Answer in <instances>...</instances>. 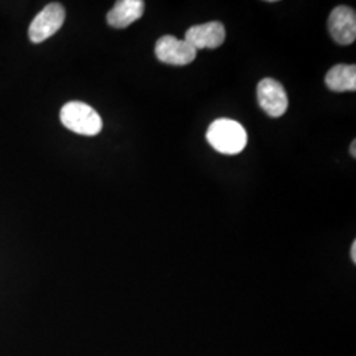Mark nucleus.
Returning a JSON list of instances; mask_svg holds the SVG:
<instances>
[{
  "mask_svg": "<svg viewBox=\"0 0 356 356\" xmlns=\"http://www.w3.org/2000/svg\"><path fill=\"white\" fill-rule=\"evenodd\" d=\"M209 144L223 154H238L247 145L248 136L241 123L231 119H218L206 132Z\"/></svg>",
  "mask_w": 356,
  "mask_h": 356,
  "instance_id": "nucleus-1",
  "label": "nucleus"
},
{
  "mask_svg": "<svg viewBox=\"0 0 356 356\" xmlns=\"http://www.w3.org/2000/svg\"><path fill=\"white\" fill-rule=\"evenodd\" d=\"M60 119L65 127L78 135L95 136L102 131V118L86 103L78 101L66 103L61 108Z\"/></svg>",
  "mask_w": 356,
  "mask_h": 356,
  "instance_id": "nucleus-2",
  "label": "nucleus"
},
{
  "mask_svg": "<svg viewBox=\"0 0 356 356\" xmlns=\"http://www.w3.org/2000/svg\"><path fill=\"white\" fill-rule=\"evenodd\" d=\"M65 8L60 3L48 4L29 26L28 36L35 44L42 42L56 35L60 28L64 26Z\"/></svg>",
  "mask_w": 356,
  "mask_h": 356,
  "instance_id": "nucleus-3",
  "label": "nucleus"
},
{
  "mask_svg": "<svg viewBox=\"0 0 356 356\" xmlns=\"http://www.w3.org/2000/svg\"><path fill=\"white\" fill-rule=\"evenodd\" d=\"M154 51L161 63L176 66L191 64L197 56V51L189 42L169 35L157 40Z\"/></svg>",
  "mask_w": 356,
  "mask_h": 356,
  "instance_id": "nucleus-4",
  "label": "nucleus"
},
{
  "mask_svg": "<svg viewBox=\"0 0 356 356\" xmlns=\"http://www.w3.org/2000/svg\"><path fill=\"white\" fill-rule=\"evenodd\" d=\"M257 101L260 107L272 118H280L288 110V95L279 81L264 78L257 85Z\"/></svg>",
  "mask_w": 356,
  "mask_h": 356,
  "instance_id": "nucleus-5",
  "label": "nucleus"
},
{
  "mask_svg": "<svg viewBox=\"0 0 356 356\" xmlns=\"http://www.w3.org/2000/svg\"><path fill=\"white\" fill-rule=\"evenodd\" d=\"M329 32L341 45H350L356 38V13L347 6H338L329 16Z\"/></svg>",
  "mask_w": 356,
  "mask_h": 356,
  "instance_id": "nucleus-6",
  "label": "nucleus"
},
{
  "mask_svg": "<svg viewBox=\"0 0 356 356\" xmlns=\"http://www.w3.org/2000/svg\"><path fill=\"white\" fill-rule=\"evenodd\" d=\"M186 42L191 47L198 49H216L226 40V29L220 22H210L201 26H194L189 28L185 33Z\"/></svg>",
  "mask_w": 356,
  "mask_h": 356,
  "instance_id": "nucleus-7",
  "label": "nucleus"
},
{
  "mask_svg": "<svg viewBox=\"0 0 356 356\" xmlns=\"http://www.w3.org/2000/svg\"><path fill=\"white\" fill-rule=\"evenodd\" d=\"M144 13L143 0H120L107 13V23L114 28H127Z\"/></svg>",
  "mask_w": 356,
  "mask_h": 356,
  "instance_id": "nucleus-8",
  "label": "nucleus"
},
{
  "mask_svg": "<svg viewBox=\"0 0 356 356\" xmlns=\"http://www.w3.org/2000/svg\"><path fill=\"white\" fill-rule=\"evenodd\" d=\"M325 81L327 88L332 91H337V92L355 91L356 66L355 65H337L329 70Z\"/></svg>",
  "mask_w": 356,
  "mask_h": 356,
  "instance_id": "nucleus-9",
  "label": "nucleus"
},
{
  "mask_svg": "<svg viewBox=\"0 0 356 356\" xmlns=\"http://www.w3.org/2000/svg\"><path fill=\"white\" fill-rule=\"evenodd\" d=\"M351 259L354 263H356V242L353 243V247H351Z\"/></svg>",
  "mask_w": 356,
  "mask_h": 356,
  "instance_id": "nucleus-10",
  "label": "nucleus"
},
{
  "mask_svg": "<svg viewBox=\"0 0 356 356\" xmlns=\"http://www.w3.org/2000/svg\"><path fill=\"white\" fill-rule=\"evenodd\" d=\"M356 141L354 140L351 143V148H350V152L353 154V157H356Z\"/></svg>",
  "mask_w": 356,
  "mask_h": 356,
  "instance_id": "nucleus-11",
  "label": "nucleus"
}]
</instances>
